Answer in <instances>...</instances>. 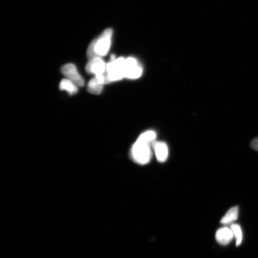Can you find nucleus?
Here are the masks:
<instances>
[{
  "instance_id": "11",
  "label": "nucleus",
  "mask_w": 258,
  "mask_h": 258,
  "mask_svg": "<svg viewBox=\"0 0 258 258\" xmlns=\"http://www.w3.org/2000/svg\"><path fill=\"white\" fill-rule=\"evenodd\" d=\"M104 86L95 77L94 78L90 80L88 85V90L92 94L99 95L102 93Z\"/></svg>"
},
{
  "instance_id": "3",
  "label": "nucleus",
  "mask_w": 258,
  "mask_h": 258,
  "mask_svg": "<svg viewBox=\"0 0 258 258\" xmlns=\"http://www.w3.org/2000/svg\"><path fill=\"white\" fill-rule=\"evenodd\" d=\"M149 144L137 140L131 150V156L135 162L145 164L149 162L151 157V151Z\"/></svg>"
},
{
  "instance_id": "14",
  "label": "nucleus",
  "mask_w": 258,
  "mask_h": 258,
  "mask_svg": "<svg viewBox=\"0 0 258 258\" xmlns=\"http://www.w3.org/2000/svg\"><path fill=\"white\" fill-rule=\"evenodd\" d=\"M250 146L253 150L258 151V137L254 138V140L251 142Z\"/></svg>"
},
{
  "instance_id": "8",
  "label": "nucleus",
  "mask_w": 258,
  "mask_h": 258,
  "mask_svg": "<svg viewBox=\"0 0 258 258\" xmlns=\"http://www.w3.org/2000/svg\"><path fill=\"white\" fill-rule=\"evenodd\" d=\"M155 154L160 162H164L168 157L169 151L167 145L163 142H157L154 144Z\"/></svg>"
},
{
  "instance_id": "10",
  "label": "nucleus",
  "mask_w": 258,
  "mask_h": 258,
  "mask_svg": "<svg viewBox=\"0 0 258 258\" xmlns=\"http://www.w3.org/2000/svg\"><path fill=\"white\" fill-rule=\"evenodd\" d=\"M238 217V208L237 206L231 208L226 213L224 217L222 218L221 223L223 224H231L236 221Z\"/></svg>"
},
{
  "instance_id": "6",
  "label": "nucleus",
  "mask_w": 258,
  "mask_h": 258,
  "mask_svg": "<svg viewBox=\"0 0 258 258\" xmlns=\"http://www.w3.org/2000/svg\"><path fill=\"white\" fill-rule=\"evenodd\" d=\"M86 70L87 72L94 74L95 76L101 75L106 72V63L102 57H93L89 59Z\"/></svg>"
},
{
  "instance_id": "9",
  "label": "nucleus",
  "mask_w": 258,
  "mask_h": 258,
  "mask_svg": "<svg viewBox=\"0 0 258 258\" xmlns=\"http://www.w3.org/2000/svg\"><path fill=\"white\" fill-rule=\"evenodd\" d=\"M78 87L76 83L68 79H63L59 85V89L61 90H64L71 95H76L78 92Z\"/></svg>"
},
{
  "instance_id": "13",
  "label": "nucleus",
  "mask_w": 258,
  "mask_h": 258,
  "mask_svg": "<svg viewBox=\"0 0 258 258\" xmlns=\"http://www.w3.org/2000/svg\"><path fill=\"white\" fill-rule=\"evenodd\" d=\"M231 229L233 231L234 236L236 238V246H240L243 240V233H242L240 226L233 224L231 225Z\"/></svg>"
},
{
  "instance_id": "5",
  "label": "nucleus",
  "mask_w": 258,
  "mask_h": 258,
  "mask_svg": "<svg viewBox=\"0 0 258 258\" xmlns=\"http://www.w3.org/2000/svg\"><path fill=\"white\" fill-rule=\"evenodd\" d=\"M63 76L67 77V79L72 81L76 83L79 87H83L85 85V80H84L82 76L80 75L77 69V67L72 63H68L64 64L61 69Z\"/></svg>"
},
{
  "instance_id": "2",
  "label": "nucleus",
  "mask_w": 258,
  "mask_h": 258,
  "mask_svg": "<svg viewBox=\"0 0 258 258\" xmlns=\"http://www.w3.org/2000/svg\"><path fill=\"white\" fill-rule=\"evenodd\" d=\"M124 61V57L115 58V55H111L110 61L106 64V72L109 82H117L125 78Z\"/></svg>"
},
{
  "instance_id": "4",
  "label": "nucleus",
  "mask_w": 258,
  "mask_h": 258,
  "mask_svg": "<svg viewBox=\"0 0 258 258\" xmlns=\"http://www.w3.org/2000/svg\"><path fill=\"white\" fill-rule=\"evenodd\" d=\"M143 70L137 59L134 57L125 58L124 61L125 78L135 80L140 78L143 74Z\"/></svg>"
},
{
  "instance_id": "7",
  "label": "nucleus",
  "mask_w": 258,
  "mask_h": 258,
  "mask_svg": "<svg viewBox=\"0 0 258 258\" xmlns=\"http://www.w3.org/2000/svg\"><path fill=\"white\" fill-rule=\"evenodd\" d=\"M234 237L233 231L228 227L219 229L215 235L216 240L222 245L228 244L233 240Z\"/></svg>"
},
{
  "instance_id": "1",
  "label": "nucleus",
  "mask_w": 258,
  "mask_h": 258,
  "mask_svg": "<svg viewBox=\"0 0 258 258\" xmlns=\"http://www.w3.org/2000/svg\"><path fill=\"white\" fill-rule=\"evenodd\" d=\"M112 34L111 28L106 29L91 42L87 51L89 59L95 57H102L108 54L111 47Z\"/></svg>"
},
{
  "instance_id": "12",
  "label": "nucleus",
  "mask_w": 258,
  "mask_h": 258,
  "mask_svg": "<svg viewBox=\"0 0 258 258\" xmlns=\"http://www.w3.org/2000/svg\"><path fill=\"white\" fill-rule=\"evenodd\" d=\"M156 138V134L153 131L144 132L140 135L138 140L144 142V143L151 144Z\"/></svg>"
}]
</instances>
